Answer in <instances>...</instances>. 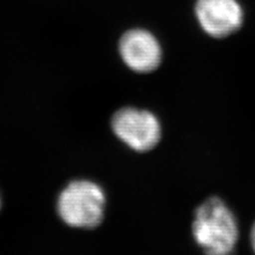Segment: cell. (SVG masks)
<instances>
[{"instance_id":"cell-3","label":"cell","mask_w":255,"mask_h":255,"mask_svg":"<svg viewBox=\"0 0 255 255\" xmlns=\"http://www.w3.org/2000/svg\"><path fill=\"white\" fill-rule=\"evenodd\" d=\"M112 130L125 145L137 152L152 150L162 137V128L154 114L146 110L124 108L112 117Z\"/></svg>"},{"instance_id":"cell-6","label":"cell","mask_w":255,"mask_h":255,"mask_svg":"<svg viewBox=\"0 0 255 255\" xmlns=\"http://www.w3.org/2000/svg\"><path fill=\"white\" fill-rule=\"evenodd\" d=\"M250 243L253 251L255 252V221L253 223V226L251 228V232H250Z\"/></svg>"},{"instance_id":"cell-5","label":"cell","mask_w":255,"mask_h":255,"mask_svg":"<svg viewBox=\"0 0 255 255\" xmlns=\"http://www.w3.org/2000/svg\"><path fill=\"white\" fill-rule=\"evenodd\" d=\"M196 15L207 34L223 38L242 27L244 13L236 0H198Z\"/></svg>"},{"instance_id":"cell-1","label":"cell","mask_w":255,"mask_h":255,"mask_svg":"<svg viewBox=\"0 0 255 255\" xmlns=\"http://www.w3.org/2000/svg\"><path fill=\"white\" fill-rule=\"evenodd\" d=\"M193 235L205 253L230 254L236 248L239 237L237 219L222 199L211 197L195 212Z\"/></svg>"},{"instance_id":"cell-2","label":"cell","mask_w":255,"mask_h":255,"mask_svg":"<svg viewBox=\"0 0 255 255\" xmlns=\"http://www.w3.org/2000/svg\"><path fill=\"white\" fill-rule=\"evenodd\" d=\"M106 194L103 189L89 180L70 182L58 199L60 218L67 226L77 229H94L103 220Z\"/></svg>"},{"instance_id":"cell-4","label":"cell","mask_w":255,"mask_h":255,"mask_svg":"<svg viewBox=\"0 0 255 255\" xmlns=\"http://www.w3.org/2000/svg\"><path fill=\"white\" fill-rule=\"evenodd\" d=\"M119 53L126 65L139 74L155 70L162 62V48L155 36L143 29L126 32L119 42Z\"/></svg>"}]
</instances>
